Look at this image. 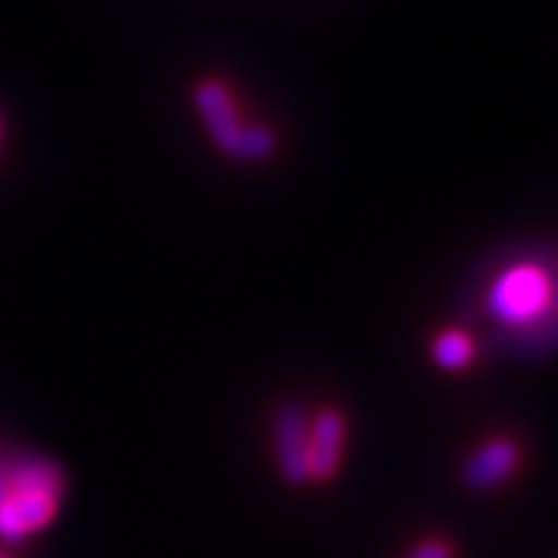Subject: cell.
<instances>
[{"mask_svg": "<svg viewBox=\"0 0 558 558\" xmlns=\"http://www.w3.org/2000/svg\"><path fill=\"white\" fill-rule=\"evenodd\" d=\"M347 445V418L339 409H320L311 416L308 429V476L329 481L339 471Z\"/></svg>", "mask_w": 558, "mask_h": 558, "instance_id": "cell-5", "label": "cell"}, {"mask_svg": "<svg viewBox=\"0 0 558 558\" xmlns=\"http://www.w3.org/2000/svg\"><path fill=\"white\" fill-rule=\"evenodd\" d=\"M192 101L207 137L228 158L241 163H259L275 153V132L264 122L251 120L230 83L220 78L199 81L192 90Z\"/></svg>", "mask_w": 558, "mask_h": 558, "instance_id": "cell-1", "label": "cell"}, {"mask_svg": "<svg viewBox=\"0 0 558 558\" xmlns=\"http://www.w3.org/2000/svg\"><path fill=\"white\" fill-rule=\"evenodd\" d=\"M0 558H9V556H3V554H0Z\"/></svg>", "mask_w": 558, "mask_h": 558, "instance_id": "cell-9", "label": "cell"}, {"mask_svg": "<svg viewBox=\"0 0 558 558\" xmlns=\"http://www.w3.org/2000/svg\"><path fill=\"white\" fill-rule=\"evenodd\" d=\"M308 429L311 414L298 403H288L275 416V456L290 484H305L308 476Z\"/></svg>", "mask_w": 558, "mask_h": 558, "instance_id": "cell-4", "label": "cell"}, {"mask_svg": "<svg viewBox=\"0 0 558 558\" xmlns=\"http://www.w3.org/2000/svg\"><path fill=\"white\" fill-rule=\"evenodd\" d=\"M60 494L62 476L47 460H26L16 469L0 471V535L21 541L50 525Z\"/></svg>", "mask_w": 558, "mask_h": 558, "instance_id": "cell-3", "label": "cell"}, {"mask_svg": "<svg viewBox=\"0 0 558 558\" xmlns=\"http://www.w3.org/2000/svg\"><path fill=\"white\" fill-rule=\"evenodd\" d=\"M520 448L512 439H488L463 465V481L471 488H494L518 471Z\"/></svg>", "mask_w": 558, "mask_h": 558, "instance_id": "cell-6", "label": "cell"}, {"mask_svg": "<svg viewBox=\"0 0 558 558\" xmlns=\"http://www.w3.org/2000/svg\"><path fill=\"white\" fill-rule=\"evenodd\" d=\"M476 357V341L465 329H442L432 339V360L442 369H465Z\"/></svg>", "mask_w": 558, "mask_h": 558, "instance_id": "cell-7", "label": "cell"}, {"mask_svg": "<svg viewBox=\"0 0 558 558\" xmlns=\"http://www.w3.org/2000/svg\"><path fill=\"white\" fill-rule=\"evenodd\" d=\"M556 277L546 264L518 259L499 267L484 288V313L501 329H533L556 305Z\"/></svg>", "mask_w": 558, "mask_h": 558, "instance_id": "cell-2", "label": "cell"}, {"mask_svg": "<svg viewBox=\"0 0 558 558\" xmlns=\"http://www.w3.org/2000/svg\"><path fill=\"white\" fill-rule=\"evenodd\" d=\"M407 558H452V548L445 541H422Z\"/></svg>", "mask_w": 558, "mask_h": 558, "instance_id": "cell-8", "label": "cell"}]
</instances>
